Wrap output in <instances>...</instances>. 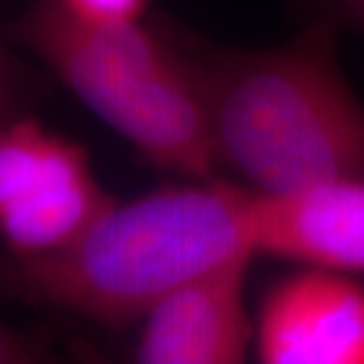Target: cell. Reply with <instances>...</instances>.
I'll use <instances>...</instances> for the list:
<instances>
[{
    "mask_svg": "<svg viewBox=\"0 0 364 364\" xmlns=\"http://www.w3.org/2000/svg\"><path fill=\"white\" fill-rule=\"evenodd\" d=\"M51 354L37 340L0 322V364H23L47 360Z\"/></svg>",
    "mask_w": 364,
    "mask_h": 364,
    "instance_id": "cell-9",
    "label": "cell"
},
{
    "mask_svg": "<svg viewBox=\"0 0 364 364\" xmlns=\"http://www.w3.org/2000/svg\"><path fill=\"white\" fill-rule=\"evenodd\" d=\"M255 257H239L160 298L142 316L136 360L144 364H237L255 340L245 284Z\"/></svg>",
    "mask_w": 364,
    "mask_h": 364,
    "instance_id": "cell-6",
    "label": "cell"
},
{
    "mask_svg": "<svg viewBox=\"0 0 364 364\" xmlns=\"http://www.w3.org/2000/svg\"><path fill=\"white\" fill-rule=\"evenodd\" d=\"M4 104H6V61H4L2 47H0V117H2Z\"/></svg>",
    "mask_w": 364,
    "mask_h": 364,
    "instance_id": "cell-11",
    "label": "cell"
},
{
    "mask_svg": "<svg viewBox=\"0 0 364 364\" xmlns=\"http://www.w3.org/2000/svg\"><path fill=\"white\" fill-rule=\"evenodd\" d=\"M251 191L205 178L114 203L73 245L21 261L33 298L102 324L138 320L158 299L239 257H257Z\"/></svg>",
    "mask_w": 364,
    "mask_h": 364,
    "instance_id": "cell-2",
    "label": "cell"
},
{
    "mask_svg": "<svg viewBox=\"0 0 364 364\" xmlns=\"http://www.w3.org/2000/svg\"><path fill=\"white\" fill-rule=\"evenodd\" d=\"M73 16L87 23H134L140 21L150 0H59Z\"/></svg>",
    "mask_w": 364,
    "mask_h": 364,
    "instance_id": "cell-8",
    "label": "cell"
},
{
    "mask_svg": "<svg viewBox=\"0 0 364 364\" xmlns=\"http://www.w3.org/2000/svg\"><path fill=\"white\" fill-rule=\"evenodd\" d=\"M18 35L146 160L191 178H213L219 162L203 73L140 21L87 23L59 0H39Z\"/></svg>",
    "mask_w": 364,
    "mask_h": 364,
    "instance_id": "cell-3",
    "label": "cell"
},
{
    "mask_svg": "<svg viewBox=\"0 0 364 364\" xmlns=\"http://www.w3.org/2000/svg\"><path fill=\"white\" fill-rule=\"evenodd\" d=\"M203 83L217 162L251 191L294 195L364 178V107L340 71L328 25L279 49L223 55Z\"/></svg>",
    "mask_w": 364,
    "mask_h": 364,
    "instance_id": "cell-1",
    "label": "cell"
},
{
    "mask_svg": "<svg viewBox=\"0 0 364 364\" xmlns=\"http://www.w3.org/2000/svg\"><path fill=\"white\" fill-rule=\"evenodd\" d=\"M253 344L265 364H364V284L316 265L277 279L261 301Z\"/></svg>",
    "mask_w": 364,
    "mask_h": 364,
    "instance_id": "cell-5",
    "label": "cell"
},
{
    "mask_svg": "<svg viewBox=\"0 0 364 364\" xmlns=\"http://www.w3.org/2000/svg\"><path fill=\"white\" fill-rule=\"evenodd\" d=\"M340 11L364 31V0H334Z\"/></svg>",
    "mask_w": 364,
    "mask_h": 364,
    "instance_id": "cell-10",
    "label": "cell"
},
{
    "mask_svg": "<svg viewBox=\"0 0 364 364\" xmlns=\"http://www.w3.org/2000/svg\"><path fill=\"white\" fill-rule=\"evenodd\" d=\"M249 213L257 255L364 275V178L294 195L251 191Z\"/></svg>",
    "mask_w": 364,
    "mask_h": 364,
    "instance_id": "cell-7",
    "label": "cell"
},
{
    "mask_svg": "<svg viewBox=\"0 0 364 364\" xmlns=\"http://www.w3.org/2000/svg\"><path fill=\"white\" fill-rule=\"evenodd\" d=\"M114 203L79 144L33 117L0 124V237L18 259L73 245Z\"/></svg>",
    "mask_w": 364,
    "mask_h": 364,
    "instance_id": "cell-4",
    "label": "cell"
}]
</instances>
